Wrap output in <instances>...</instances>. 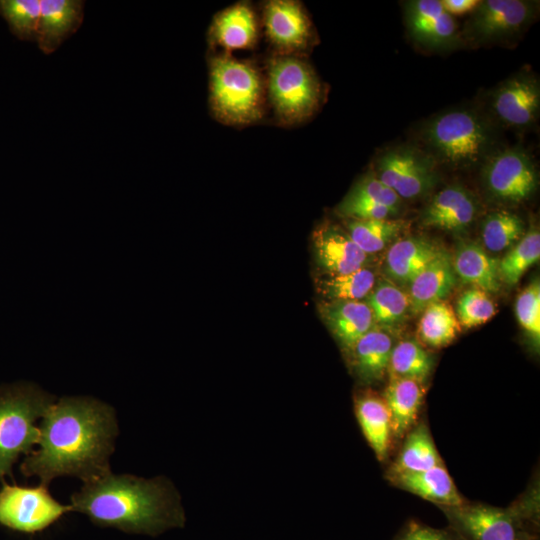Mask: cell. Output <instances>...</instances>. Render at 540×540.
Wrapping results in <instances>:
<instances>
[{"label": "cell", "instance_id": "obj_23", "mask_svg": "<svg viewBox=\"0 0 540 540\" xmlns=\"http://www.w3.org/2000/svg\"><path fill=\"white\" fill-rule=\"evenodd\" d=\"M392 337L383 329L372 328L349 350L355 374L366 383L378 382L388 373L393 349Z\"/></svg>", "mask_w": 540, "mask_h": 540}, {"label": "cell", "instance_id": "obj_14", "mask_svg": "<svg viewBox=\"0 0 540 540\" xmlns=\"http://www.w3.org/2000/svg\"><path fill=\"white\" fill-rule=\"evenodd\" d=\"M475 196L460 185H450L436 193L421 214L424 226L448 232H464L475 220Z\"/></svg>", "mask_w": 540, "mask_h": 540}, {"label": "cell", "instance_id": "obj_7", "mask_svg": "<svg viewBox=\"0 0 540 540\" xmlns=\"http://www.w3.org/2000/svg\"><path fill=\"white\" fill-rule=\"evenodd\" d=\"M267 86L271 104L285 123L308 118L320 101V85L315 74L295 56H280L269 63Z\"/></svg>", "mask_w": 540, "mask_h": 540}, {"label": "cell", "instance_id": "obj_10", "mask_svg": "<svg viewBox=\"0 0 540 540\" xmlns=\"http://www.w3.org/2000/svg\"><path fill=\"white\" fill-rule=\"evenodd\" d=\"M536 13L534 2L522 0L480 1L466 22L464 36L473 44L503 41L521 32Z\"/></svg>", "mask_w": 540, "mask_h": 540}, {"label": "cell", "instance_id": "obj_27", "mask_svg": "<svg viewBox=\"0 0 540 540\" xmlns=\"http://www.w3.org/2000/svg\"><path fill=\"white\" fill-rule=\"evenodd\" d=\"M211 33L215 42L228 50L249 48L257 38L255 15L248 5L236 4L215 18Z\"/></svg>", "mask_w": 540, "mask_h": 540}, {"label": "cell", "instance_id": "obj_13", "mask_svg": "<svg viewBox=\"0 0 540 540\" xmlns=\"http://www.w3.org/2000/svg\"><path fill=\"white\" fill-rule=\"evenodd\" d=\"M405 20L411 37L430 48H447L460 38L454 18L438 0L407 2Z\"/></svg>", "mask_w": 540, "mask_h": 540}, {"label": "cell", "instance_id": "obj_22", "mask_svg": "<svg viewBox=\"0 0 540 540\" xmlns=\"http://www.w3.org/2000/svg\"><path fill=\"white\" fill-rule=\"evenodd\" d=\"M320 311L330 331L347 350L372 329L374 320L366 302L332 300Z\"/></svg>", "mask_w": 540, "mask_h": 540}, {"label": "cell", "instance_id": "obj_38", "mask_svg": "<svg viewBox=\"0 0 540 540\" xmlns=\"http://www.w3.org/2000/svg\"><path fill=\"white\" fill-rule=\"evenodd\" d=\"M352 199L374 201L399 210L402 199L374 174L360 179L346 195Z\"/></svg>", "mask_w": 540, "mask_h": 540}, {"label": "cell", "instance_id": "obj_4", "mask_svg": "<svg viewBox=\"0 0 540 540\" xmlns=\"http://www.w3.org/2000/svg\"><path fill=\"white\" fill-rule=\"evenodd\" d=\"M440 509L462 540H517L526 532L536 533L539 522L538 496L521 499L507 508L465 501Z\"/></svg>", "mask_w": 540, "mask_h": 540}, {"label": "cell", "instance_id": "obj_26", "mask_svg": "<svg viewBox=\"0 0 540 540\" xmlns=\"http://www.w3.org/2000/svg\"><path fill=\"white\" fill-rule=\"evenodd\" d=\"M444 465L426 423H417L405 436L401 449L390 465L387 477L420 472Z\"/></svg>", "mask_w": 540, "mask_h": 540}, {"label": "cell", "instance_id": "obj_31", "mask_svg": "<svg viewBox=\"0 0 540 540\" xmlns=\"http://www.w3.org/2000/svg\"><path fill=\"white\" fill-rule=\"evenodd\" d=\"M347 233L366 254L384 249L403 228V223L392 219H349Z\"/></svg>", "mask_w": 540, "mask_h": 540}, {"label": "cell", "instance_id": "obj_9", "mask_svg": "<svg viewBox=\"0 0 540 540\" xmlns=\"http://www.w3.org/2000/svg\"><path fill=\"white\" fill-rule=\"evenodd\" d=\"M374 175L401 199L426 194L438 180L433 157L410 146L383 152L376 162Z\"/></svg>", "mask_w": 540, "mask_h": 540}, {"label": "cell", "instance_id": "obj_36", "mask_svg": "<svg viewBox=\"0 0 540 540\" xmlns=\"http://www.w3.org/2000/svg\"><path fill=\"white\" fill-rule=\"evenodd\" d=\"M456 313L460 325L472 328L490 320L496 313V306L487 292L474 287L459 297Z\"/></svg>", "mask_w": 540, "mask_h": 540}, {"label": "cell", "instance_id": "obj_24", "mask_svg": "<svg viewBox=\"0 0 540 540\" xmlns=\"http://www.w3.org/2000/svg\"><path fill=\"white\" fill-rule=\"evenodd\" d=\"M440 247L430 240L410 236L393 242L386 255V272L391 280L408 284L435 257Z\"/></svg>", "mask_w": 540, "mask_h": 540}, {"label": "cell", "instance_id": "obj_33", "mask_svg": "<svg viewBox=\"0 0 540 540\" xmlns=\"http://www.w3.org/2000/svg\"><path fill=\"white\" fill-rule=\"evenodd\" d=\"M525 233L523 220L509 211H495L482 223V241L486 249L499 252L518 242Z\"/></svg>", "mask_w": 540, "mask_h": 540}, {"label": "cell", "instance_id": "obj_28", "mask_svg": "<svg viewBox=\"0 0 540 540\" xmlns=\"http://www.w3.org/2000/svg\"><path fill=\"white\" fill-rule=\"evenodd\" d=\"M373 320L378 324L393 327L400 324L410 310L409 295L388 279H381L367 295Z\"/></svg>", "mask_w": 540, "mask_h": 540}, {"label": "cell", "instance_id": "obj_20", "mask_svg": "<svg viewBox=\"0 0 540 540\" xmlns=\"http://www.w3.org/2000/svg\"><path fill=\"white\" fill-rule=\"evenodd\" d=\"M395 486L441 507L459 506L465 499L459 493L445 465L428 470L387 477Z\"/></svg>", "mask_w": 540, "mask_h": 540}, {"label": "cell", "instance_id": "obj_12", "mask_svg": "<svg viewBox=\"0 0 540 540\" xmlns=\"http://www.w3.org/2000/svg\"><path fill=\"white\" fill-rule=\"evenodd\" d=\"M492 109L498 119L510 127L532 124L540 107V85L535 75L519 73L497 87L492 95Z\"/></svg>", "mask_w": 540, "mask_h": 540}, {"label": "cell", "instance_id": "obj_19", "mask_svg": "<svg viewBox=\"0 0 540 540\" xmlns=\"http://www.w3.org/2000/svg\"><path fill=\"white\" fill-rule=\"evenodd\" d=\"M424 396L423 383L412 379L389 377L382 397L389 411L392 439L404 438L417 424Z\"/></svg>", "mask_w": 540, "mask_h": 540}, {"label": "cell", "instance_id": "obj_6", "mask_svg": "<svg viewBox=\"0 0 540 540\" xmlns=\"http://www.w3.org/2000/svg\"><path fill=\"white\" fill-rule=\"evenodd\" d=\"M423 138L432 157L455 168L480 162L491 143L484 121L470 110H452L435 117L427 123Z\"/></svg>", "mask_w": 540, "mask_h": 540}, {"label": "cell", "instance_id": "obj_16", "mask_svg": "<svg viewBox=\"0 0 540 540\" xmlns=\"http://www.w3.org/2000/svg\"><path fill=\"white\" fill-rule=\"evenodd\" d=\"M264 23L271 42L285 51L305 47L310 38V22L298 2L274 0L266 4Z\"/></svg>", "mask_w": 540, "mask_h": 540}, {"label": "cell", "instance_id": "obj_39", "mask_svg": "<svg viewBox=\"0 0 540 540\" xmlns=\"http://www.w3.org/2000/svg\"><path fill=\"white\" fill-rule=\"evenodd\" d=\"M338 213L348 219H389L399 210L369 200L345 197L338 206Z\"/></svg>", "mask_w": 540, "mask_h": 540}, {"label": "cell", "instance_id": "obj_21", "mask_svg": "<svg viewBox=\"0 0 540 540\" xmlns=\"http://www.w3.org/2000/svg\"><path fill=\"white\" fill-rule=\"evenodd\" d=\"M356 418L365 439L377 458H387L392 433L387 405L381 395L370 390L359 392L354 399Z\"/></svg>", "mask_w": 540, "mask_h": 540}, {"label": "cell", "instance_id": "obj_1", "mask_svg": "<svg viewBox=\"0 0 540 540\" xmlns=\"http://www.w3.org/2000/svg\"><path fill=\"white\" fill-rule=\"evenodd\" d=\"M39 449L27 455L20 469L48 486L58 476L84 482L108 472L118 427L114 409L89 397H63L46 410L39 425Z\"/></svg>", "mask_w": 540, "mask_h": 540}, {"label": "cell", "instance_id": "obj_17", "mask_svg": "<svg viewBox=\"0 0 540 540\" xmlns=\"http://www.w3.org/2000/svg\"><path fill=\"white\" fill-rule=\"evenodd\" d=\"M313 247L318 264L329 276L358 270L367 260V254L348 233L332 225L321 226L314 232Z\"/></svg>", "mask_w": 540, "mask_h": 540}, {"label": "cell", "instance_id": "obj_41", "mask_svg": "<svg viewBox=\"0 0 540 540\" xmlns=\"http://www.w3.org/2000/svg\"><path fill=\"white\" fill-rule=\"evenodd\" d=\"M444 9L450 15H462L473 11L480 3L479 0H443L441 1Z\"/></svg>", "mask_w": 540, "mask_h": 540}, {"label": "cell", "instance_id": "obj_40", "mask_svg": "<svg viewBox=\"0 0 540 540\" xmlns=\"http://www.w3.org/2000/svg\"><path fill=\"white\" fill-rule=\"evenodd\" d=\"M396 540H462L450 527L434 528L415 520L409 521Z\"/></svg>", "mask_w": 540, "mask_h": 540}, {"label": "cell", "instance_id": "obj_3", "mask_svg": "<svg viewBox=\"0 0 540 540\" xmlns=\"http://www.w3.org/2000/svg\"><path fill=\"white\" fill-rule=\"evenodd\" d=\"M55 397L33 383L0 386V481L12 475L21 454L33 452L40 437L37 419L42 418Z\"/></svg>", "mask_w": 540, "mask_h": 540}, {"label": "cell", "instance_id": "obj_5", "mask_svg": "<svg viewBox=\"0 0 540 540\" xmlns=\"http://www.w3.org/2000/svg\"><path fill=\"white\" fill-rule=\"evenodd\" d=\"M263 87L250 64L219 56L210 64V103L215 115L229 124H249L262 115Z\"/></svg>", "mask_w": 540, "mask_h": 540}, {"label": "cell", "instance_id": "obj_30", "mask_svg": "<svg viewBox=\"0 0 540 540\" xmlns=\"http://www.w3.org/2000/svg\"><path fill=\"white\" fill-rule=\"evenodd\" d=\"M422 313L418 334L421 341L430 347L450 344L461 330L455 312L446 302L431 303Z\"/></svg>", "mask_w": 540, "mask_h": 540}, {"label": "cell", "instance_id": "obj_34", "mask_svg": "<svg viewBox=\"0 0 540 540\" xmlns=\"http://www.w3.org/2000/svg\"><path fill=\"white\" fill-rule=\"evenodd\" d=\"M376 276L368 267L353 272L329 276L319 283L320 292L331 300L360 301L375 286Z\"/></svg>", "mask_w": 540, "mask_h": 540}, {"label": "cell", "instance_id": "obj_35", "mask_svg": "<svg viewBox=\"0 0 540 540\" xmlns=\"http://www.w3.org/2000/svg\"><path fill=\"white\" fill-rule=\"evenodd\" d=\"M0 12L19 37L36 41L40 0H1Z\"/></svg>", "mask_w": 540, "mask_h": 540}, {"label": "cell", "instance_id": "obj_25", "mask_svg": "<svg viewBox=\"0 0 540 540\" xmlns=\"http://www.w3.org/2000/svg\"><path fill=\"white\" fill-rule=\"evenodd\" d=\"M452 264L462 280L487 293H497L501 287L499 261L475 242H461L452 256Z\"/></svg>", "mask_w": 540, "mask_h": 540}, {"label": "cell", "instance_id": "obj_32", "mask_svg": "<svg viewBox=\"0 0 540 540\" xmlns=\"http://www.w3.org/2000/svg\"><path fill=\"white\" fill-rule=\"evenodd\" d=\"M540 258V233L532 227L524 233L517 244L499 261L498 271L501 282L509 286L517 284L523 274Z\"/></svg>", "mask_w": 540, "mask_h": 540}, {"label": "cell", "instance_id": "obj_18", "mask_svg": "<svg viewBox=\"0 0 540 540\" xmlns=\"http://www.w3.org/2000/svg\"><path fill=\"white\" fill-rule=\"evenodd\" d=\"M456 285L452 256L440 248L435 257L409 283L410 311L422 312L429 304L442 301Z\"/></svg>", "mask_w": 540, "mask_h": 540}, {"label": "cell", "instance_id": "obj_37", "mask_svg": "<svg viewBox=\"0 0 540 540\" xmlns=\"http://www.w3.org/2000/svg\"><path fill=\"white\" fill-rule=\"evenodd\" d=\"M519 324L538 348L540 343V283L534 279L518 295L515 304Z\"/></svg>", "mask_w": 540, "mask_h": 540}, {"label": "cell", "instance_id": "obj_2", "mask_svg": "<svg viewBox=\"0 0 540 540\" xmlns=\"http://www.w3.org/2000/svg\"><path fill=\"white\" fill-rule=\"evenodd\" d=\"M71 506L96 525L133 534L157 536L185 522L180 496L164 477L144 479L110 471L84 482L71 496Z\"/></svg>", "mask_w": 540, "mask_h": 540}, {"label": "cell", "instance_id": "obj_15", "mask_svg": "<svg viewBox=\"0 0 540 540\" xmlns=\"http://www.w3.org/2000/svg\"><path fill=\"white\" fill-rule=\"evenodd\" d=\"M84 18L81 0H40L36 42L44 54L55 52L74 34Z\"/></svg>", "mask_w": 540, "mask_h": 540}, {"label": "cell", "instance_id": "obj_8", "mask_svg": "<svg viewBox=\"0 0 540 540\" xmlns=\"http://www.w3.org/2000/svg\"><path fill=\"white\" fill-rule=\"evenodd\" d=\"M48 486L9 485L0 489V524L19 532L35 533L56 522L71 505H62L48 491Z\"/></svg>", "mask_w": 540, "mask_h": 540}, {"label": "cell", "instance_id": "obj_42", "mask_svg": "<svg viewBox=\"0 0 540 540\" xmlns=\"http://www.w3.org/2000/svg\"><path fill=\"white\" fill-rule=\"evenodd\" d=\"M517 540H537L536 533L526 532L521 535Z\"/></svg>", "mask_w": 540, "mask_h": 540}, {"label": "cell", "instance_id": "obj_29", "mask_svg": "<svg viewBox=\"0 0 540 540\" xmlns=\"http://www.w3.org/2000/svg\"><path fill=\"white\" fill-rule=\"evenodd\" d=\"M434 365L433 356L413 339L393 346L388 367L389 377L405 378L425 383Z\"/></svg>", "mask_w": 540, "mask_h": 540}, {"label": "cell", "instance_id": "obj_11", "mask_svg": "<svg viewBox=\"0 0 540 540\" xmlns=\"http://www.w3.org/2000/svg\"><path fill=\"white\" fill-rule=\"evenodd\" d=\"M483 181L496 200L520 203L528 200L538 184L530 156L520 149H506L491 155L483 167Z\"/></svg>", "mask_w": 540, "mask_h": 540}]
</instances>
